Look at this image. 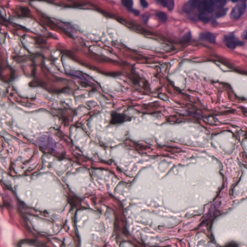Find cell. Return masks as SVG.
Instances as JSON below:
<instances>
[{
	"label": "cell",
	"instance_id": "52a82bcc",
	"mask_svg": "<svg viewBox=\"0 0 247 247\" xmlns=\"http://www.w3.org/2000/svg\"><path fill=\"white\" fill-rule=\"evenodd\" d=\"M243 44V43L242 42L240 41L235 40L227 42L226 43V45H227V47L231 49H235L238 46H241Z\"/></svg>",
	"mask_w": 247,
	"mask_h": 247
},
{
	"label": "cell",
	"instance_id": "9c48e42d",
	"mask_svg": "<svg viewBox=\"0 0 247 247\" xmlns=\"http://www.w3.org/2000/svg\"><path fill=\"white\" fill-rule=\"evenodd\" d=\"M156 16L163 23L166 22L168 20V16L165 12L158 11L156 13Z\"/></svg>",
	"mask_w": 247,
	"mask_h": 247
},
{
	"label": "cell",
	"instance_id": "8fae6325",
	"mask_svg": "<svg viewBox=\"0 0 247 247\" xmlns=\"http://www.w3.org/2000/svg\"><path fill=\"white\" fill-rule=\"evenodd\" d=\"M191 39V34L190 32L187 33L180 39V41L183 43H187L190 41Z\"/></svg>",
	"mask_w": 247,
	"mask_h": 247
},
{
	"label": "cell",
	"instance_id": "6da1fadb",
	"mask_svg": "<svg viewBox=\"0 0 247 247\" xmlns=\"http://www.w3.org/2000/svg\"><path fill=\"white\" fill-rule=\"evenodd\" d=\"M215 8V1L211 0L199 1L197 9L200 13L210 14L212 13Z\"/></svg>",
	"mask_w": 247,
	"mask_h": 247
},
{
	"label": "cell",
	"instance_id": "8992f818",
	"mask_svg": "<svg viewBox=\"0 0 247 247\" xmlns=\"http://www.w3.org/2000/svg\"><path fill=\"white\" fill-rule=\"evenodd\" d=\"M157 1L163 7H167L170 11H172L174 8L175 1L173 0H159Z\"/></svg>",
	"mask_w": 247,
	"mask_h": 247
},
{
	"label": "cell",
	"instance_id": "9a60e30c",
	"mask_svg": "<svg viewBox=\"0 0 247 247\" xmlns=\"http://www.w3.org/2000/svg\"><path fill=\"white\" fill-rule=\"evenodd\" d=\"M140 2V4L141 5V7H143L144 8H147L149 6L148 3L145 0H141Z\"/></svg>",
	"mask_w": 247,
	"mask_h": 247
},
{
	"label": "cell",
	"instance_id": "5b68a950",
	"mask_svg": "<svg viewBox=\"0 0 247 247\" xmlns=\"http://www.w3.org/2000/svg\"><path fill=\"white\" fill-rule=\"evenodd\" d=\"M200 38L203 40L209 42L210 43H216V36L214 34L209 32H203L200 34Z\"/></svg>",
	"mask_w": 247,
	"mask_h": 247
},
{
	"label": "cell",
	"instance_id": "ba28073f",
	"mask_svg": "<svg viewBox=\"0 0 247 247\" xmlns=\"http://www.w3.org/2000/svg\"><path fill=\"white\" fill-rule=\"evenodd\" d=\"M122 4L126 8L128 9V10L131 12L133 11V1L132 0H123L122 1Z\"/></svg>",
	"mask_w": 247,
	"mask_h": 247
},
{
	"label": "cell",
	"instance_id": "30bf717a",
	"mask_svg": "<svg viewBox=\"0 0 247 247\" xmlns=\"http://www.w3.org/2000/svg\"><path fill=\"white\" fill-rule=\"evenodd\" d=\"M198 18L204 23H207L210 21V18L207 13H200L198 15Z\"/></svg>",
	"mask_w": 247,
	"mask_h": 247
},
{
	"label": "cell",
	"instance_id": "2e32d148",
	"mask_svg": "<svg viewBox=\"0 0 247 247\" xmlns=\"http://www.w3.org/2000/svg\"><path fill=\"white\" fill-rule=\"evenodd\" d=\"M242 37L244 38L245 39L247 40V31L244 32L243 34H242Z\"/></svg>",
	"mask_w": 247,
	"mask_h": 247
},
{
	"label": "cell",
	"instance_id": "5bb4252c",
	"mask_svg": "<svg viewBox=\"0 0 247 247\" xmlns=\"http://www.w3.org/2000/svg\"><path fill=\"white\" fill-rule=\"evenodd\" d=\"M150 17V15H149V14H148V13H146V14H145L143 15L142 17V20H143V21H144L145 23H147L148 21V20H149Z\"/></svg>",
	"mask_w": 247,
	"mask_h": 247
},
{
	"label": "cell",
	"instance_id": "7c38bea8",
	"mask_svg": "<svg viewBox=\"0 0 247 247\" xmlns=\"http://www.w3.org/2000/svg\"><path fill=\"white\" fill-rule=\"evenodd\" d=\"M227 10L228 9L227 8H223L219 9L216 13V17L218 18H220V17H224L227 14Z\"/></svg>",
	"mask_w": 247,
	"mask_h": 247
},
{
	"label": "cell",
	"instance_id": "3957f363",
	"mask_svg": "<svg viewBox=\"0 0 247 247\" xmlns=\"http://www.w3.org/2000/svg\"><path fill=\"white\" fill-rule=\"evenodd\" d=\"M130 120L131 118L128 115L113 111L111 114V119L109 123L111 125H116L121 124L125 122Z\"/></svg>",
	"mask_w": 247,
	"mask_h": 247
},
{
	"label": "cell",
	"instance_id": "4fadbf2b",
	"mask_svg": "<svg viewBox=\"0 0 247 247\" xmlns=\"http://www.w3.org/2000/svg\"><path fill=\"white\" fill-rule=\"evenodd\" d=\"M227 3L226 1H215V7L217 8L218 9H221V8H224V7L225 5V4Z\"/></svg>",
	"mask_w": 247,
	"mask_h": 247
},
{
	"label": "cell",
	"instance_id": "277c9868",
	"mask_svg": "<svg viewBox=\"0 0 247 247\" xmlns=\"http://www.w3.org/2000/svg\"><path fill=\"white\" fill-rule=\"evenodd\" d=\"M199 1L191 0L185 3L182 7V11L184 13L190 14L195 9L197 8Z\"/></svg>",
	"mask_w": 247,
	"mask_h": 247
},
{
	"label": "cell",
	"instance_id": "7a4b0ae2",
	"mask_svg": "<svg viewBox=\"0 0 247 247\" xmlns=\"http://www.w3.org/2000/svg\"><path fill=\"white\" fill-rule=\"evenodd\" d=\"M247 8L246 3L244 1H240L233 8L231 13V18L233 20H238L245 13Z\"/></svg>",
	"mask_w": 247,
	"mask_h": 247
}]
</instances>
